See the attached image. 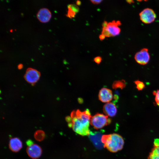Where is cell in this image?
Masks as SVG:
<instances>
[{"instance_id": "15", "label": "cell", "mask_w": 159, "mask_h": 159, "mask_svg": "<svg viewBox=\"0 0 159 159\" xmlns=\"http://www.w3.org/2000/svg\"><path fill=\"white\" fill-rule=\"evenodd\" d=\"M126 85L125 81L123 80L115 81L112 85V88L114 89L120 88L122 89Z\"/></svg>"}, {"instance_id": "27", "label": "cell", "mask_w": 159, "mask_h": 159, "mask_svg": "<svg viewBox=\"0 0 159 159\" xmlns=\"http://www.w3.org/2000/svg\"><path fill=\"white\" fill-rule=\"evenodd\" d=\"M81 2L80 1L77 0L76 1V4L77 6H80L81 5Z\"/></svg>"}, {"instance_id": "2", "label": "cell", "mask_w": 159, "mask_h": 159, "mask_svg": "<svg viewBox=\"0 0 159 159\" xmlns=\"http://www.w3.org/2000/svg\"><path fill=\"white\" fill-rule=\"evenodd\" d=\"M101 141L104 147L112 153L121 150L124 144V141L122 137L116 133L103 135Z\"/></svg>"}, {"instance_id": "1", "label": "cell", "mask_w": 159, "mask_h": 159, "mask_svg": "<svg viewBox=\"0 0 159 159\" xmlns=\"http://www.w3.org/2000/svg\"><path fill=\"white\" fill-rule=\"evenodd\" d=\"M91 116L90 111L87 109L83 111L79 110L73 111L70 116L66 118L68 126L74 132L82 136L89 135Z\"/></svg>"}, {"instance_id": "4", "label": "cell", "mask_w": 159, "mask_h": 159, "mask_svg": "<svg viewBox=\"0 0 159 159\" xmlns=\"http://www.w3.org/2000/svg\"><path fill=\"white\" fill-rule=\"evenodd\" d=\"M140 19L145 24H150L154 22L156 18L155 11L152 9L147 8L143 9L139 14Z\"/></svg>"}, {"instance_id": "25", "label": "cell", "mask_w": 159, "mask_h": 159, "mask_svg": "<svg viewBox=\"0 0 159 159\" xmlns=\"http://www.w3.org/2000/svg\"><path fill=\"white\" fill-rule=\"evenodd\" d=\"M108 23L106 21H104L102 24V26L103 27H107Z\"/></svg>"}, {"instance_id": "9", "label": "cell", "mask_w": 159, "mask_h": 159, "mask_svg": "<svg viewBox=\"0 0 159 159\" xmlns=\"http://www.w3.org/2000/svg\"><path fill=\"white\" fill-rule=\"evenodd\" d=\"M37 17L39 20L42 23L48 22L51 17V13L48 9L43 8L38 11Z\"/></svg>"}, {"instance_id": "6", "label": "cell", "mask_w": 159, "mask_h": 159, "mask_svg": "<svg viewBox=\"0 0 159 159\" xmlns=\"http://www.w3.org/2000/svg\"><path fill=\"white\" fill-rule=\"evenodd\" d=\"M40 72L34 69L29 68L27 69L24 75L25 80L29 83L33 84L39 79Z\"/></svg>"}, {"instance_id": "17", "label": "cell", "mask_w": 159, "mask_h": 159, "mask_svg": "<svg viewBox=\"0 0 159 159\" xmlns=\"http://www.w3.org/2000/svg\"><path fill=\"white\" fill-rule=\"evenodd\" d=\"M137 89L139 90H143L145 87L144 83L139 80H136L135 82Z\"/></svg>"}, {"instance_id": "12", "label": "cell", "mask_w": 159, "mask_h": 159, "mask_svg": "<svg viewBox=\"0 0 159 159\" xmlns=\"http://www.w3.org/2000/svg\"><path fill=\"white\" fill-rule=\"evenodd\" d=\"M22 147V142L18 138H13L10 140L9 147L11 151L14 152H17L21 149Z\"/></svg>"}, {"instance_id": "14", "label": "cell", "mask_w": 159, "mask_h": 159, "mask_svg": "<svg viewBox=\"0 0 159 159\" xmlns=\"http://www.w3.org/2000/svg\"><path fill=\"white\" fill-rule=\"evenodd\" d=\"M148 159H159V145L153 146L149 154Z\"/></svg>"}, {"instance_id": "10", "label": "cell", "mask_w": 159, "mask_h": 159, "mask_svg": "<svg viewBox=\"0 0 159 159\" xmlns=\"http://www.w3.org/2000/svg\"><path fill=\"white\" fill-rule=\"evenodd\" d=\"M121 24L120 21L113 20L112 22L108 23L107 28L113 36H115L120 34L121 29L119 26Z\"/></svg>"}, {"instance_id": "11", "label": "cell", "mask_w": 159, "mask_h": 159, "mask_svg": "<svg viewBox=\"0 0 159 159\" xmlns=\"http://www.w3.org/2000/svg\"><path fill=\"white\" fill-rule=\"evenodd\" d=\"M117 111L116 107L113 102L107 103L103 106V111L105 115L108 116H114L117 113Z\"/></svg>"}, {"instance_id": "26", "label": "cell", "mask_w": 159, "mask_h": 159, "mask_svg": "<svg viewBox=\"0 0 159 159\" xmlns=\"http://www.w3.org/2000/svg\"><path fill=\"white\" fill-rule=\"evenodd\" d=\"M106 37L103 34H101L99 36V38L100 40L101 41L103 40Z\"/></svg>"}, {"instance_id": "18", "label": "cell", "mask_w": 159, "mask_h": 159, "mask_svg": "<svg viewBox=\"0 0 159 159\" xmlns=\"http://www.w3.org/2000/svg\"><path fill=\"white\" fill-rule=\"evenodd\" d=\"M102 34H104L106 37H113L107 27H102Z\"/></svg>"}, {"instance_id": "24", "label": "cell", "mask_w": 159, "mask_h": 159, "mask_svg": "<svg viewBox=\"0 0 159 159\" xmlns=\"http://www.w3.org/2000/svg\"><path fill=\"white\" fill-rule=\"evenodd\" d=\"M153 144V146L159 145V139H155L154 142Z\"/></svg>"}, {"instance_id": "3", "label": "cell", "mask_w": 159, "mask_h": 159, "mask_svg": "<svg viewBox=\"0 0 159 159\" xmlns=\"http://www.w3.org/2000/svg\"><path fill=\"white\" fill-rule=\"evenodd\" d=\"M111 119L105 115L97 113L92 116L90 124L96 129H101L110 124Z\"/></svg>"}, {"instance_id": "19", "label": "cell", "mask_w": 159, "mask_h": 159, "mask_svg": "<svg viewBox=\"0 0 159 159\" xmlns=\"http://www.w3.org/2000/svg\"><path fill=\"white\" fill-rule=\"evenodd\" d=\"M67 8H70L72 10L76 13H78L80 10L78 6L75 4H71L68 5Z\"/></svg>"}, {"instance_id": "16", "label": "cell", "mask_w": 159, "mask_h": 159, "mask_svg": "<svg viewBox=\"0 0 159 159\" xmlns=\"http://www.w3.org/2000/svg\"><path fill=\"white\" fill-rule=\"evenodd\" d=\"M45 134L44 132L41 130H38L35 132L34 134V137L37 140L41 141L44 138Z\"/></svg>"}, {"instance_id": "7", "label": "cell", "mask_w": 159, "mask_h": 159, "mask_svg": "<svg viewBox=\"0 0 159 159\" xmlns=\"http://www.w3.org/2000/svg\"><path fill=\"white\" fill-rule=\"evenodd\" d=\"M26 152L28 155L31 158L36 159L39 158L42 153L41 148L37 144L32 143L28 146Z\"/></svg>"}, {"instance_id": "21", "label": "cell", "mask_w": 159, "mask_h": 159, "mask_svg": "<svg viewBox=\"0 0 159 159\" xmlns=\"http://www.w3.org/2000/svg\"><path fill=\"white\" fill-rule=\"evenodd\" d=\"M155 95V100L156 104L159 106V90L153 92Z\"/></svg>"}, {"instance_id": "8", "label": "cell", "mask_w": 159, "mask_h": 159, "mask_svg": "<svg viewBox=\"0 0 159 159\" xmlns=\"http://www.w3.org/2000/svg\"><path fill=\"white\" fill-rule=\"evenodd\" d=\"M112 92L110 89L107 88H102L99 91L98 94L99 100L103 102L108 103L113 98Z\"/></svg>"}, {"instance_id": "28", "label": "cell", "mask_w": 159, "mask_h": 159, "mask_svg": "<svg viewBox=\"0 0 159 159\" xmlns=\"http://www.w3.org/2000/svg\"><path fill=\"white\" fill-rule=\"evenodd\" d=\"M18 67L19 69H21L23 67V65L22 64H19L18 65Z\"/></svg>"}, {"instance_id": "20", "label": "cell", "mask_w": 159, "mask_h": 159, "mask_svg": "<svg viewBox=\"0 0 159 159\" xmlns=\"http://www.w3.org/2000/svg\"><path fill=\"white\" fill-rule=\"evenodd\" d=\"M68 11L67 14L66 15L67 16L70 18L74 17L76 13L70 8H68Z\"/></svg>"}, {"instance_id": "5", "label": "cell", "mask_w": 159, "mask_h": 159, "mask_svg": "<svg viewBox=\"0 0 159 159\" xmlns=\"http://www.w3.org/2000/svg\"><path fill=\"white\" fill-rule=\"evenodd\" d=\"M150 56L148 49L146 48L141 49L137 52L134 56V59L138 64L142 65L147 64L149 62Z\"/></svg>"}, {"instance_id": "22", "label": "cell", "mask_w": 159, "mask_h": 159, "mask_svg": "<svg viewBox=\"0 0 159 159\" xmlns=\"http://www.w3.org/2000/svg\"><path fill=\"white\" fill-rule=\"evenodd\" d=\"M102 60V57L100 56H97L95 57L94 59V60L97 64H99Z\"/></svg>"}, {"instance_id": "13", "label": "cell", "mask_w": 159, "mask_h": 159, "mask_svg": "<svg viewBox=\"0 0 159 159\" xmlns=\"http://www.w3.org/2000/svg\"><path fill=\"white\" fill-rule=\"evenodd\" d=\"M90 138L93 142L94 145L97 147L101 148L104 145L101 141L102 136L101 134L99 132H97L96 133H93L90 132V134L89 135Z\"/></svg>"}, {"instance_id": "23", "label": "cell", "mask_w": 159, "mask_h": 159, "mask_svg": "<svg viewBox=\"0 0 159 159\" xmlns=\"http://www.w3.org/2000/svg\"><path fill=\"white\" fill-rule=\"evenodd\" d=\"M90 1H91V2L92 3L94 4H98L101 3L103 1V0H90Z\"/></svg>"}]
</instances>
